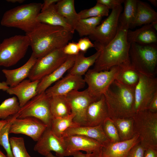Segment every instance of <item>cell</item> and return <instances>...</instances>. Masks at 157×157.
<instances>
[{
    "label": "cell",
    "instance_id": "obj_1",
    "mask_svg": "<svg viewBox=\"0 0 157 157\" xmlns=\"http://www.w3.org/2000/svg\"><path fill=\"white\" fill-rule=\"evenodd\" d=\"M73 34L61 27L39 22L26 35L29 38L32 53L38 59L63 47L72 39Z\"/></svg>",
    "mask_w": 157,
    "mask_h": 157
},
{
    "label": "cell",
    "instance_id": "obj_2",
    "mask_svg": "<svg viewBox=\"0 0 157 157\" xmlns=\"http://www.w3.org/2000/svg\"><path fill=\"white\" fill-rule=\"evenodd\" d=\"M128 30L119 27L115 37L106 45L94 42V47L100 53L94 64V70L98 72L108 70L130 60L131 44L127 39Z\"/></svg>",
    "mask_w": 157,
    "mask_h": 157
},
{
    "label": "cell",
    "instance_id": "obj_3",
    "mask_svg": "<svg viewBox=\"0 0 157 157\" xmlns=\"http://www.w3.org/2000/svg\"><path fill=\"white\" fill-rule=\"evenodd\" d=\"M135 88L114 80L104 94L108 117L112 119L132 117L134 111Z\"/></svg>",
    "mask_w": 157,
    "mask_h": 157
},
{
    "label": "cell",
    "instance_id": "obj_4",
    "mask_svg": "<svg viewBox=\"0 0 157 157\" xmlns=\"http://www.w3.org/2000/svg\"><path fill=\"white\" fill-rule=\"evenodd\" d=\"M42 4L32 3L19 6L6 11L1 21L2 26L16 28L27 33L32 31L39 23L37 18Z\"/></svg>",
    "mask_w": 157,
    "mask_h": 157
},
{
    "label": "cell",
    "instance_id": "obj_5",
    "mask_svg": "<svg viewBox=\"0 0 157 157\" xmlns=\"http://www.w3.org/2000/svg\"><path fill=\"white\" fill-rule=\"evenodd\" d=\"M134 131L140 144L146 149H157V112L146 109L135 113Z\"/></svg>",
    "mask_w": 157,
    "mask_h": 157
},
{
    "label": "cell",
    "instance_id": "obj_6",
    "mask_svg": "<svg viewBox=\"0 0 157 157\" xmlns=\"http://www.w3.org/2000/svg\"><path fill=\"white\" fill-rule=\"evenodd\" d=\"M129 57L131 65L140 73L155 75L157 67L156 44L131 43Z\"/></svg>",
    "mask_w": 157,
    "mask_h": 157
},
{
    "label": "cell",
    "instance_id": "obj_7",
    "mask_svg": "<svg viewBox=\"0 0 157 157\" xmlns=\"http://www.w3.org/2000/svg\"><path fill=\"white\" fill-rule=\"evenodd\" d=\"M30 45L26 35L4 39L0 43V66L9 67L16 64L24 56Z\"/></svg>",
    "mask_w": 157,
    "mask_h": 157
},
{
    "label": "cell",
    "instance_id": "obj_8",
    "mask_svg": "<svg viewBox=\"0 0 157 157\" xmlns=\"http://www.w3.org/2000/svg\"><path fill=\"white\" fill-rule=\"evenodd\" d=\"M17 114V118H37L50 128L53 118L51 110L50 97L45 92L38 94L20 108Z\"/></svg>",
    "mask_w": 157,
    "mask_h": 157
},
{
    "label": "cell",
    "instance_id": "obj_9",
    "mask_svg": "<svg viewBox=\"0 0 157 157\" xmlns=\"http://www.w3.org/2000/svg\"><path fill=\"white\" fill-rule=\"evenodd\" d=\"M119 67L115 66L108 70L99 72L89 69L85 74L84 79L88 86L87 89L96 100L100 98L115 80Z\"/></svg>",
    "mask_w": 157,
    "mask_h": 157
},
{
    "label": "cell",
    "instance_id": "obj_10",
    "mask_svg": "<svg viewBox=\"0 0 157 157\" xmlns=\"http://www.w3.org/2000/svg\"><path fill=\"white\" fill-rule=\"evenodd\" d=\"M63 47L56 49L38 58L30 72L29 79L31 81H40L63 63L68 55L63 52Z\"/></svg>",
    "mask_w": 157,
    "mask_h": 157
},
{
    "label": "cell",
    "instance_id": "obj_11",
    "mask_svg": "<svg viewBox=\"0 0 157 157\" xmlns=\"http://www.w3.org/2000/svg\"><path fill=\"white\" fill-rule=\"evenodd\" d=\"M157 93V78L155 76L140 73L139 81L134 89L135 113L147 109Z\"/></svg>",
    "mask_w": 157,
    "mask_h": 157
},
{
    "label": "cell",
    "instance_id": "obj_12",
    "mask_svg": "<svg viewBox=\"0 0 157 157\" xmlns=\"http://www.w3.org/2000/svg\"><path fill=\"white\" fill-rule=\"evenodd\" d=\"M123 9L122 5L112 10L110 14L97 26L89 37L102 45H106L115 37L119 28V19Z\"/></svg>",
    "mask_w": 157,
    "mask_h": 157
},
{
    "label": "cell",
    "instance_id": "obj_13",
    "mask_svg": "<svg viewBox=\"0 0 157 157\" xmlns=\"http://www.w3.org/2000/svg\"><path fill=\"white\" fill-rule=\"evenodd\" d=\"M74 115L73 121L81 126H86V112L89 106L97 101L92 97L87 89L83 91L74 90L65 95Z\"/></svg>",
    "mask_w": 157,
    "mask_h": 157
},
{
    "label": "cell",
    "instance_id": "obj_14",
    "mask_svg": "<svg viewBox=\"0 0 157 157\" xmlns=\"http://www.w3.org/2000/svg\"><path fill=\"white\" fill-rule=\"evenodd\" d=\"M34 150L46 156L51 151L56 152L57 156H69L66 145L63 138L55 135L50 128L47 127L35 145Z\"/></svg>",
    "mask_w": 157,
    "mask_h": 157
},
{
    "label": "cell",
    "instance_id": "obj_15",
    "mask_svg": "<svg viewBox=\"0 0 157 157\" xmlns=\"http://www.w3.org/2000/svg\"><path fill=\"white\" fill-rule=\"evenodd\" d=\"M47 127L42 122L34 117H16L10 126L9 133L24 134L37 142Z\"/></svg>",
    "mask_w": 157,
    "mask_h": 157
},
{
    "label": "cell",
    "instance_id": "obj_16",
    "mask_svg": "<svg viewBox=\"0 0 157 157\" xmlns=\"http://www.w3.org/2000/svg\"><path fill=\"white\" fill-rule=\"evenodd\" d=\"M63 138L69 156H72L75 152L83 151L91 157L101 156L103 145L92 139L81 135H72Z\"/></svg>",
    "mask_w": 157,
    "mask_h": 157
},
{
    "label": "cell",
    "instance_id": "obj_17",
    "mask_svg": "<svg viewBox=\"0 0 157 157\" xmlns=\"http://www.w3.org/2000/svg\"><path fill=\"white\" fill-rule=\"evenodd\" d=\"M85 84L82 76L69 73L45 92L49 97L56 95H65L72 91L83 88Z\"/></svg>",
    "mask_w": 157,
    "mask_h": 157
},
{
    "label": "cell",
    "instance_id": "obj_18",
    "mask_svg": "<svg viewBox=\"0 0 157 157\" xmlns=\"http://www.w3.org/2000/svg\"><path fill=\"white\" fill-rule=\"evenodd\" d=\"M140 142L138 136L135 135L131 139L103 145L101 157H127L131 148Z\"/></svg>",
    "mask_w": 157,
    "mask_h": 157
},
{
    "label": "cell",
    "instance_id": "obj_19",
    "mask_svg": "<svg viewBox=\"0 0 157 157\" xmlns=\"http://www.w3.org/2000/svg\"><path fill=\"white\" fill-rule=\"evenodd\" d=\"M40 81L25 79L15 87H9L6 92L16 96L21 108L38 94L37 89Z\"/></svg>",
    "mask_w": 157,
    "mask_h": 157
},
{
    "label": "cell",
    "instance_id": "obj_20",
    "mask_svg": "<svg viewBox=\"0 0 157 157\" xmlns=\"http://www.w3.org/2000/svg\"><path fill=\"white\" fill-rule=\"evenodd\" d=\"M108 117L107 108L103 95L100 99L92 103L88 107L86 114V126L102 125Z\"/></svg>",
    "mask_w": 157,
    "mask_h": 157
},
{
    "label": "cell",
    "instance_id": "obj_21",
    "mask_svg": "<svg viewBox=\"0 0 157 157\" xmlns=\"http://www.w3.org/2000/svg\"><path fill=\"white\" fill-rule=\"evenodd\" d=\"M83 136L94 140L103 145L110 142L103 131L102 125L97 126H79L69 128L62 135V137L72 135Z\"/></svg>",
    "mask_w": 157,
    "mask_h": 157
},
{
    "label": "cell",
    "instance_id": "obj_22",
    "mask_svg": "<svg viewBox=\"0 0 157 157\" xmlns=\"http://www.w3.org/2000/svg\"><path fill=\"white\" fill-rule=\"evenodd\" d=\"M37 58L33 53L28 60L18 68L8 69H3L2 71L6 78L5 81L10 87H13L23 81L27 77Z\"/></svg>",
    "mask_w": 157,
    "mask_h": 157
},
{
    "label": "cell",
    "instance_id": "obj_23",
    "mask_svg": "<svg viewBox=\"0 0 157 157\" xmlns=\"http://www.w3.org/2000/svg\"><path fill=\"white\" fill-rule=\"evenodd\" d=\"M76 55H68L65 61L52 73L42 78L38 84L37 91L38 94L44 92L53 83L61 78L65 73L73 66Z\"/></svg>",
    "mask_w": 157,
    "mask_h": 157
},
{
    "label": "cell",
    "instance_id": "obj_24",
    "mask_svg": "<svg viewBox=\"0 0 157 157\" xmlns=\"http://www.w3.org/2000/svg\"><path fill=\"white\" fill-rule=\"evenodd\" d=\"M127 39L130 44L136 43L143 45L157 44L156 31L150 24L144 25L134 31L128 30Z\"/></svg>",
    "mask_w": 157,
    "mask_h": 157
},
{
    "label": "cell",
    "instance_id": "obj_25",
    "mask_svg": "<svg viewBox=\"0 0 157 157\" xmlns=\"http://www.w3.org/2000/svg\"><path fill=\"white\" fill-rule=\"evenodd\" d=\"M55 4L40 12L37 17V21L51 26L61 27L74 33L75 30L73 28L66 19L57 12Z\"/></svg>",
    "mask_w": 157,
    "mask_h": 157
},
{
    "label": "cell",
    "instance_id": "obj_26",
    "mask_svg": "<svg viewBox=\"0 0 157 157\" xmlns=\"http://www.w3.org/2000/svg\"><path fill=\"white\" fill-rule=\"evenodd\" d=\"M139 77L140 73L132 66L129 60L119 66L115 80L125 86L135 88Z\"/></svg>",
    "mask_w": 157,
    "mask_h": 157
},
{
    "label": "cell",
    "instance_id": "obj_27",
    "mask_svg": "<svg viewBox=\"0 0 157 157\" xmlns=\"http://www.w3.org/2000/svg\"><path fill=\"white\" fill-rule=\"evenodd\" d=\"M156 20L157 12L148 4L138 0L135 18L130 28L150 24Z\"/></svg>",
    "mask_w": 157,
    "mask_h": 157
},
{
    "label": "cell",
    "instance_id": "obj_28",
    "mask_svg": "<svg viewBox=\"0 0 157 157\" xmlns=\"http://www.w3.org/2000/svg\"><path fill=\"white\" fill-rule=\"evenodd\" d=\"M85 53L80 52L76 55L74 64L69 69V73L81 76L85 75L89 68L95 63L100 52L97 51L93 54L87 57L85 56Z\"/></svg>",
    "mask_w": 157,
    "mask_h": 157
},
{
    "label": "cell",
    "instance_id": "obj_29",
    "mask_svg": "<svg viewBox=\"0 0 157 157\" xmlns=\"http://www.w3.org/2000/svg\"><path fill=\"white\" fill-rule=\"evenodd\" d=\"M74 2V0H59L55 4L57 12L68 22L74 29L76 24L81 19L75 10Z\"/></svg>",
    "mask_w": 157,
    "mask_h": 157
},
{
    "label": "cell",
    "instance_id": "obj_30",
    "mask_svg": "<svg viewBox=\"0 0 157 157\" xmlns=\"http://www.w3.org/2000/svg\"><path fill=\"white\" fill-rule=\"evenodd\" d=\"M49 97L51 110L53 118L65 117L71 114L70 106L65 95H56Z\"/></svg>",
    "mask_w": 157,
    "mask_h": 157
},
{
    "label": "cell",
    "instance_id": "obj_31",
    "mask_svg": "<svg viewBox=\"0 0 157 157\" xmlns=\"http://www.w3.org/2000/svg\"><path fill=\"white\" fill-rule=\"evenodd\" d=\"M138 0H124V8L119 19V27L128 30L135 18Z\"/></svg>",
    "mask_w": 157,
    "mask_h": 157
},
{
    "label": "cell",
    "instance_id": "obj_32",
    "mask_svg": "<svg viewBox=\"0 0 157 157\" xmlns=\"http://www.w3.org/2000/svg\"><path fill=\"white\" fill-rule=\"evenodd\" d=\"M112 120L117 130L121 141L130 140L135 135L132 117Z\"/></svg>",
    "mask_w": 157,
    "mask_h": 157
},
{
    "label": "cell",
    "instance_id": "obj_33",
    "mask_svg": "<svg viewBox=\"0 0 157 157\" xmlns=\"http://www.w3.org/2000/svg\"><path fill=\"white\" fill-rule=\"evenodd\" d=\"M74 116L71 113L65 117L53 118L50 128L52 132L57 137L62 138L63 133L67 129L80 126L73 121Z\"/></svg>",
    "mask_w": 157,
    "mask_h": 157
},
{
    "label": "cell",
    "instance_id": "obj_34",
    "mask_svg": "<svg viewBox=\"0 0 157 157\" xmlns=\"http://www.w3.org/2000/svg\"><path fill=\"white\" fill-rule=\"evenodd\" d=\"M102 17L98 16L80 19L74 27L80 37L89 35L94 31L101 21Z\"/></svg>",
    "mask_w": 157,
    "mask_h": 157
},
{
    "label": "cell",
    "instance_id": "obj_35",
    "mask_svg": "<svg viewBox=\"0 0 157 157\" xmlns=\"http://www.w3.org/2000/svg\"><path fill=\"white\" fill-rule=\"evenodd\" d=\"M20 108L16 97L13 96L5 99L0 105V119H7L17 114Z\"/></svg>",
    "mask_w": 157,
    "mask_h": 157
},
{
    "label": "cell",
    "instance_id": "obj_36",
    "mask_svg": "<svg viewBox=\"0 0 157 157\" xmlns=\"http://www.w3.org/2000/svg\"><path fill=\"white\" fill-rule=\"evenodd\" d=\"M17 117V114L8 118V121L0 131V145L5 149L7 157H14L12 151L8 135L10 126L14 119Z\"/></svg>",
    "mask_w": 157,
    "mask_h": 157
},
{
    "label": "cell",
    "instance_id": "obj_37",
    "mask_svg": "<svg viewBox=\"0 0 157 157\" xmlns=\"http://www.w3.org/2000/svg\"><path fill=\"white\" fill-rule=\"evenodd\" d=\"M109 9L98 3L93 7L81 11L78 13L81 19L98 16H108Z\"/></svg>",
    "mask_w": 157,
    "mask_h": 157
},
{
    "label": "cell",
    "instance_id": "obj_38",
    "mask_svg": "<svg viewBox=\"0 0 157 157\" xmlns=\"http://www.w3.org/2000/svg\"><path fill=\"white\" fill-rule=\"evenodd\" d=\"M9 141L14 157H31L26 150L23 138L12 137Z\"/></svg>",
    "mask_w": 157,
    "mask_h": 157
},
{
    "label": "cell",
    "instance_id": "obj_39",
    "mask_svg": "<svg viewBox=\"0 0 157 157\" xmlns=\"http://www.w3.org/2000/svg\"><path fill=\"white\" fill-rule=\"evenodd\" d=\"M102 126L104 133L110 142L121 141L117 130L112 119L108 117L104 121Z\"/></svg>",
    "mask_w": 157,
    "mask_h": 157
},
{
    "label": "cell",
    "instance_id": "obj_40",
    "mask_svg": "<svg viewBox=\"0 0 157 157\" xmlns=\"http://www.w3.org/2000/svg\"><path fill=\"white\" fill-rule=\"evenodd\" d=\"M146 149L139 142L131 148L127 157H144Z\"/></svg>",
    "mask_w": 157,
    "mask_h": 157
},
{
    "label": "cell",
    "instance_id": "obj_41",
    "mask_svg": "<svg viewBox=\"0 0 157 157\" xmlns=\"http://www.w3.org/2000/svg\"><path fill=\"white\" fill-rule=\"evenodd\" d=\"M64 53L67 55H76L80 52L77 43H68L63 49Z\"/></svg>",
    "mask_w": 157,
    "mask_h": 157
},
{
    "label": "cell",
    "instance_id": "obj_42",
    "mask_svg": "<svg viewBox=\"0 0 157 157\" xmlns=\"http://www.w3.org/2000/svg\"><path fill=\"white\" fill-rule=\"evenodd\" d=\"M77 44L80 52L85 53L90 48L94 47V44L92 43L90 39L84 37L79 40Z\"/></svg>",
    "mask_w": 157,
    "mask_h": 157
},
{
    "label": "cell",
    "instance_id": "obj_43",
    "mask_svg": "<svg viewBox=\"0 0 157 157\" xmlns=\"http://www.w3.org/2000/svg\"><path fill=\"white\" fill-rule=\"evenodd\" d=\"M124 0H97V3L105 6L109 9H113L116 7L121 5Z\"/></svg>",
    "mask_w": 157,
    "mask_h": 157
},
{
    "label": "cell",
    "instance_id": "obj_44",
    "mask_svg": "<svg viewBox=\"0 0 157 157\" xmlns=\"http://www.w3.org/2000/svg\"><path fill=\"white\" fill-rule=\"evenodd\" d=\"M147 109L152 112H157V93L154 95Z\"/></svg>",
    "mask_w": 157,
    "mask_h": 157
},
{
    "label": "cell",
    "instance_id": "obj_45",
    "mask_svg": "<svg viewBox=\"0 0 157 157\" xmlns=\"http://www.w3.org/2000/svg\"><path fill=\"white\" fill-rule=\"evenodd\" d=\"M144 157H157V149L147 148L145 150Z\"/></svg>",
    "mask_w": 157,
    "mask_h": 157
},
{
    "label": "cell",
    "instance_id": "obj_46",
    "mask_svg": "<svg viewBox=\"0 0 157 157\" xmlns=\"http://www.w3.org/2000/svg\"><path fill=\"white\" fill-rule=\"evenodd\" d=\"M59 0H44V3L42 4V7L41 11L42 12L47 9L53 4H55Z\"/></svg>",
    "mask_w": 157,
    "mask_h": 157
},
{
    "label": "cell",
    "instance_id": "obj_47",
    "mask_svg": "<svg viewBox=\"0 0 157 157\" xmlns=\"http://www.w3.org/2000/svg\"><path fill=\"white\" fill-rule=\"evenodd\" d=\"M9 87L5 81L0 82V90L6 91Z\"/></svg>",
    "mask_w": 157,
    "mask_h": 157
},
{
    "label": "cell",
    "instance_id": "obj_48",
    "mask_svg": "<svg viewBox=\"0 0 157 157\" xmlns=\"http://www.w3.org/2000/svg\"><path fill=\"white\" fill-rule=\"evenodd\" d=\"M8 120V118L6 119L0 120V131L4 126L7 123Z\"/></svg>",
    "mask_w": 157,
    "mask_h": 157
},
{
    "label": "cell",
    "instance_id": "obj_49",
    "mask_svg": "<svg viewBox=\"0 0 157 157\" xmlns=\"http://www.w3.org/2000/svg\"><path fill=\"white\" fill-rule=\"evenodd\" d=\"M24 0H7L6 1L8 2L12 3H22L24 1Z\"/></svg>",
    "mask_w": 157,
    "mask_h": 157
},
{
    "label": "cell",
    "instance_id": "obj_50",
    "mask_svg": "<svg viewBox=\"0 0 157 157\" xmlns=\"http://www.w3.org/2000/svg\"><path fill=\"white\" fill-rule=\"evenodd\" d=\"M152 27L156 31L157 30V20L155 21L151 24Z\"/></svg>",
    "mask_w": 157,
    "mask_h": 157
},
{
    "label": "cell",
    "instance_id": "obj_51",
    "mask_svg": "<svg viewBox=\"0 0 157 157\" xmlns=\"http://www.w3.org/2000/svg\"><path fill=\"white\" fill-rule=\"evenodd\" d=\"M46 157H58L57 156L54 155L51 152L49 153L48 154L45 156ZM86 157H90V155L87 154V156Z\"/></svg>",
    "mask_w": 157,
    "mask_h": 157
},
{
    "label": "cell",
    "instance_id": "obj_52",
    "mask_svg": "<svg viewBox=\"0 0 157 157\" xmlns=\"http://www.w3.org/2000/svg\"><path fill=\"white\" fill-rule=\"evenodd\" d=\"M148 1L151 3L155 7L157 6V0H149Z\"/></svg>",
    "mask_w": 157,
    "mask_h": 157
},
{
    "label": "cell",
    "instance_id": "obj_53",
    "mask_svg": "<svg viewBox=\"0 0 157 157\" xmlns=\"http://www.w3.org/2000/svg\"><path fill=\"white\" fill-rule=\"evenodd\" d=\"M0 157H7L0 150Z\"/></svg>",
    "mask_w": 157,
    "mask_h": 157
}]
</instances>
